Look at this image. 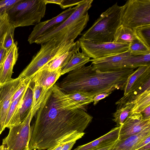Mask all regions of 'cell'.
Returning <instances> with one entry per match:
<instances>
[{"label":"cell","mask_w":150,"mask_h":150,"mask_svg":"<svg viewBox=\"0 0 150 150\" xmlns=\"http://www.w3.org/2000/svg\"><path fill=\"white\" fill-rule=\"evenodd\" d=\"M52 87L36 112L31 127L30 150H47L70 138L84 135L85 130L92 121L93 117L84 109L59 108L52 95Z\"/></svg>","instance_id":"cell-1"},{"label":"cell","mask_w":150,"mask_h":150,"mask_svg":"<svg viewBox=\"0 0 150 150\" xmlns=\"http://www.w3.org/2000/svg\"><path fill=\"white\" fill-rule=\"evenodd\" d=\"M134 69L125 68L101 71L93 69L91 64L84 66L69 72L57 85L66 93L81 91L93 96L116 89L123 90Z\"/></svg>","instance_id":"cell-2"},{"label":"cell","mask_w":150,"mask_h":150,"mask_svg":"<svg viewBox=\"0 0 150 150\" xmlns=\"http://www.w3.org/2000/svg\"><path fill=\"white\" fill-rule=\"evenodd\" d=\"M93 0H83L75 11L58 26L40 37L35 43L41 44L55 39L61 44L74 40L80 35L89 21L88 11L92 6Z\"/></svg>","instance_id":"cell-3"},{"label":"cell","mask_w":150,"mask_h":150,"mask_svg":"<svg viewBox=\"0 0 150 150\" xmlns=\"http://www.w3.org/2000/svg\"><path fill=\"white\" fill-rule=\"evenodd\" d=\"M121 7L116 2L109 8L81 37L95 42H113L115 31L120 25Z\"/></svg>","instance_id":"cell-4"},{"label":"cell","mask_w":150,"mask_h":150,"mask_svg":"<svg viewBox=\"0 0 150 150\" xmlns=\"http://www.w3.org/2000/svg\"><path fill=\"white\" fill-rule=\"evenodd\" d=\"M45 0H20L6 13L9 22L17 27L36 25L46 13Z\"/></svg>","instance_id":"cell-5"},{"label":"cell","mask_w":150,"mask_h":150,"mask_svg":"<svg viewBox=\"0 0 150 150\" xmlns=\"http://www.w3.org/2000/svg\"><path fill=\"white\" fill-rule=\"evenodd\" d=\"M121 6L120 25L134 29L150 25V0H128Z\"/></svg>","instance_id":"cell-6"},{"label":"cell","mask_w":150,"mask_h":150,"mask_svg":"<svg viewBox=\"0 0 150 150\" xmlns=\"http://www.w3.org/2000/svg\"><path fill=\"white\" fill-rule=\"evenodd\" d=\"M65 42L60 44L54 39L41 44L40 50L18 77L21 80L32 79L43 67L56 56Z\"/></svg>","instance_id":"cell-7"},{"label":"cell","mask_w":150,"mask_h":150,"mask_svg":"<svg viewBox=\"0 0 150 150\" xmlns=\"http://www.w3.org/2000/svg\"><path fill=\"white\" fill-rule=\"evenodd\" d=\"M82 52L89 58L98 59L119 54L128 50L129 45L113 42H95L81 37L78 40Z\"/></svg>","instance_id":"cell-8"},{"label":"cell","mask_w":150,"mask_h":150,"mask_svg":"<svg viewBox=\"0 0 150 150\" xmlns=\"http://www.w3.org/2000/svg\"><path fill=\"white\" fill-rule=\"evenodd\" d=\"M52 94L56 105L64 110L79 108L84 109L85 107L93 102L94 96L81 91L66 93L56 84L52 86Z\"/></svg>","instance_id":"cell-9"},{"label":"cell","mask_w":150,"mask_h":150,"mask_svg":"<svg viewBox=\"0 0 150 150\" xmlns=\"http://www.w3.org/2000/svg\"><path fill=\"white\" fill-rule=\"evenodd\" d=\"M32 118L31 110L22 122L9 129L8 135L3 140L2 144L10 150H23L28 146L31 135L30 123Z\"/></svg>","instance_id":"cell-10"},{"label":"cell","mask_w":150,"mask_h":150,"mask_svg":"<svg viewBox=\"0 0 150 150\" xmlns=\"http://www.w3.org/2000/svg\"><path fill=\"white\" fill-rule=\"evenodd\" d=\"M77 7V5L69 8L57 16L47 21H40L35 25L28 38L30 44L35 43L40 37L58 26L75 11Z\"/></svg>","instance_id":"cell-11"},{"label":"cell","mask_w":150,"mask_h":150,"mask_svg":"<svg viewBox=\"0 0 150 150\" xmlns=\"http://www.w3.org/2000/svg\"><path fill=\"white\" fill-rule=\"evenodd\" d=\"M21 81L18 77L0 86V135L5 128V122L12 97Z\"/></svg>","instance_id":"cell-12"},{"label":"cell","mask_w":150,"mask_h":150,"mask_svg":"<svg viewBox=\"0 0 150 150\" xmlns=\"http://www.w3.org/2000/svg\"><path fill=\"white\" fill-rule=\"evenodd\" d=\"M150 126V118L143 119L141 113L130 115L120 126L119 140L137 134Z\"/></svg>","instance_id":"cell-13"},{"label":"cell","mask_w":150,"mask_h":150,"mask_svg":"<svg viewBox=\"0 0 150 150\" xmlns=\"http://www.w3.org/2000/svg\"><path fill=\"white\" fill-rule=\"evenodd\" d=\"M132 54L128 50L119 54L98 59H91L93 69L101 71H110L127 68L125 60Z\"/></svg>","instance_id":"cell-14"},{"label":"cell","mask_w":150,"mask_h":150,"mask_svg":"<svg viewBox=\"0 0 150 150\" xmlns=\"http://www.w3.org/2000/svg\"><path fill=\"white\" fill-rule=\"evenodd\" d=\"M150 89V67L132 84L128 93L115 104L120 108L127 103L132 102L146 90Z\"/></svg>","instance_id":"cell-15"},{"label":"cell","mask_w":150,"mask_h":150,"mask_svg":"<svg viewBox=\"0 0 150 150\" xmlns=\"http://www.w3.org/2000/svg\"><path fill=\"white\" fill-rule=\"evenodd\" d=\"M33 87L31 81L21 102L15 111L6 128L10 129L22 122L31 111L33 99Z\"/></svg>","instance_id":"cell-16"},{"label":"cell","mask_w":150,"mask_h":150,"mask_svg":"<svg viewBox=\"0 0 150 150\" xmlns=\"http://www.w3.org/2000/svg\"><path fill=\"white\" fill-rule=\"evenodd\" d=\"M18 43L14 42L8 50L5 60L0 68V86L12 79L13 67L18 56Z\"/></svg>","instance_id":"cell-17"},{"label":"cell","mask_w":150,"mask_h":150,"mask_svg":"<svg viewBox=\"0 0 150 150\" xmlns=\"http://www.w3.org/2000/svg\"><path fill=\"white\" fill-rule=\"evenodd\" d=\"M120 126L112 128L99 138L85 144L78 146L73 150H92L110 145L118 139Z\"/></svg>","instance_id":"cell-18"},{"label":"cell","mask_w":150,"mask_h":150,"mask_svg":"<svg viewBox=\"0 0 150 150\" xmlns=\"http://www.w3.org/2000/svg\"><path fill=\"white\" fill-rule=\"evenodd\" d=\"M62 69L53 71L43 69L39 71L34 76L31 81L34 85L49 89L55 84L61 75Z\"/></svg>","instance_id":"cell-19"},{"label":"cell","mask_w":150,"mask_h":150,"mask_svg":"<svg viewBox=\"0 0 150 150\" xmlns=\"http://www.w3.org/2000/svg\"><path fill=\"white\" fill-rule=\"evenodd\" d=\"M149 135H150V126L125 139H118L112 150H135L137 144Z\"/></svg>","instance_id":"cell-20"},{"label":"cell","mask_w":150,"mask_h":150,"mask_svg":"<svg viewBox=\"0 0 150 150\" xmlns=\"http://www.w3.org/2000/svg\"><path fill=\"white\" fill-rule=\"evenodd\" d=\"M90 58L83 52L77 51L72 54L66 65L62 69L61 75L81 67L90 62Z\"/></svg>","instance_id":"cell-21"},{"label":"cell","mask_w":150,"mask_h":150,"mask_svg":"<svg viewBox=\"0 0 150 150\" xmlns=\"http://www.w3.org/2000/svg\"><path fill=\"white\" fill-rule=\"evenodd\" d=\"M33 99L31 109V116L32 118L40 108L50 89H47L33 84Z\"/></svg>","instance_id":"cell-22"},{"label":"cell","mask_w":150,"mask_h":150,"mask_svg":"<svg viewBox=\"0 0 150 150\" xmlns=\"http://www.w3.org/2000/svg\"><path fill=\"white\" fill-rule=\"evenodd\" d=\"M135 38L136 35L133 29L120 25L115 31L113 42L129 45Z\"/></svg>","instance_id":"cell-23"},{"label":"cell","mask_w":150,"mask_h":150,"mask_svg":"<svg viewBox=\"0 0 150 150\" xmlns=\"http://www.w3.org/2000/svg\"><path fill=\"white\" fill-rule=\"evenodd\" d=\"M125 63L126 67L135 69L142 66H150V53L132 54L125 59Z\"/></svg>","instance_id":"cell-24"},{"label":"cell","mask_w":150,"mask_h":150,"mask_svg":"<svg viewBox=\"0 0 150 150\" xmlns=\"http://www.w3.org/2000/svg\"><path fill=\"white\" fill-rule=\"evenodd\" d=\"M134 106L130 112L141 113L146 108L150 105V89L145 91L132 101Z\"/></svg>","instance_id":"cell-25"},{"label":"cell","mask_w":150,"mask_h":150,"mask_svg":"<svg viewBox=\"0 0 150 150\" xmlns=\"http://www.w3.org/2000/svg\"><path fill=\"white\" fill-rule=\"evenodd\" d=\"M134 106L132 102L127 103L122 107L118 108L113 114V120L116 124L117 127L121 126L127 119L130 115V112Z\"/></svg>","instance_id":"cell-26"},{"label":"cell","mask_w":150,"mask_h":150,"mask_svg":"<svg viewBox=\"0 0 150 150\" xmlns=\"http://www.w3.org/2000/svg\"><path fill=\"white\" fill-rule=\"evenodd\" d=\"M128 50L133 55L150 53V48L146 46L136 36L135 39L129 45Z\"/></svg>","instance_id":"cell-27"},{"label":"cell","mask_w":150,"mask_h":150,"mask_svg":"<svg viewBox=\"0 0 150 150\" xmlns=\"http://www.w3.org/2000/svg\"><path fill=\"white\" fill-rule=\"evenodd\" d=\"M133 30L136 36L150 48V25L139 26Z\"/></svg>","instance_id":"cell-28"},{"label":"cell","mask_w":150,"mask_h":150,"mask_svg":"<svg viewBox=\"0 0 150 150\" xmlns=\"http://www.w3.org/2000/svg\"><path fill=\"white\" fill-rule=\"evenodd\" d=\"M150 67V66H142L138 67L129 77L125 86L124 96L128 92L134 81Z\"/></svg>","instance_id":"cell-29"},{"label":"cell","mask_w":150,"mask_h":150,"mask_svg":"<svg viewBox=\"0 0 150 150\" xmlns=\"http://www.w3.org/2000/svg\"><path fill=\"white\" fill-rule=\"evenodd\" d=\"M13 26L9 21L6 13L0 14V47L3 46L7 32Z\"/></svg>","instance_id":"cell-30"},{"label":"cell","mask_w":150,"mask_h":150,"mask_svg":"<svg viewBox=\"0 0 150 150\" xmlns=\"http://www.w3.org/2000/svg\"><path fill=\"white\" fill-rule=\"evenodd\" d=\"M28 87L18 98L11 102L5 122V128L7 127L15 111L21 102Z\"/></svg>","instance_id":"cell-31"},{"label":"cell","mask_w":150,"mask_h":150,"mask_svg":"<svg viewBox=\"0 0 150 150\" xmlns=\"http://www.w3.org/2000/svg\"><path fill=\"white\" fill-rule=\"evenodd\" d=\"M15 28L12 26L7 32L5 37L2 46L8 50L13 45L14 42V35Z\"/></svg>","instance_id":"cell-32"},{"label":"cell","mask_w":150,"mask_h":150,"mask_svg":"<svg viewBox=\"0 0 150 150\" xmlns=\"http://www.w3.org/2000/svg\"><path fill=\"white\" fill-rule=\"evenodd\" d=\"M20 0H3L0 1V14L6 13Z\"/></svg>","instance_id":"cell-33"},{"label":"cell","mask_w":150,"mask_h":150,"mask_svg":"<svg viewBox=\"0 0 150 150\" xmlns=\"http://www.w3.org/2000/svg\"><path fill=\"white\" fill-rule=\"evenodd\" d=\"M31 80L30 79L21 80L19 86L13 96L11 102L14 100L21 95L28 86Z\"/></svg>","instance_id":"cell-34"},{"label":"cell","mask_w":150,"mask_h":150,"mask_svg":"<svg viewBox=\"0 0 150 150\" xmlns=\"http://www.w3.org/2000/svg\"><path fill=\"white\" fill-rule=\"evenodd\" d=\"M83 135V134H81L70 138L62 142L56 146L46 150H62L64 146L66 144L74 140H77L81 138Z\"/></svg>","instance_id":"cell-35"},{"label":"cell","mask_w":150,"mask_h":150,"mask_svg":"<svg viewBox=\"0 0 150 150\" xmlns=\"http://www.w3.org/2000/svg\"><path fill=\"white\" fill-rule=\"evenodd\" d=\"M83 0H62L59 5L60 7L62 9H64L67 8H70L75 5L79 4Z\"/></svg>","instance_id":"cell-36"},{"label":"cell","mask_w":150,"mask_h":150,"mask_svg":"<svg viewBox=\"0 0 150 150\" xmlns=\"http://www.w3.org/2000/svg\"><path fill=\"white\" fill-rule=\"evenodd\" d=\"M112 92H109L101 93L94 96L93 98L94 105H96L100 100L109 96Z\"/></svg>","instance_id":"cell-37"},{"label":"cell","mask_w":150,"mask_h":150,"mask_svg":"<svg viewBox=\"0 0 150 150\" xmlns=\"http://www.w3.org/2000/svg\"><path fill=\"white\" fill-rule=\"evenodd\" d=\"M8 50L5 49L3 46L0 47V68L5 60Z\"/></svg>","instance_id":"cell-38"},{"label":"cell","mask_w":150,"mask_h":150,"mask_svg":"<svg viewBox=\"0 0 150 150\" xmlns=\"http://www.w3.org/2000/svg\"><path fill=\"white\" fill-rule=\"evenodd\" d=\"M150 105L144 109L141 113L143 119L150 118Z\"/></svg>","instance_id":"cell-39"},{"label":"cell","mask_w":150,"mask_h":150,"mask_svg":"<svg viewBox=\"0 0 150 150\" xmlns=\"http://www.w3.org/2000/svg\"><path fill=\"white\" fill-rule=\"evenodd\" d=\"M76 141V140H74L66 144L62 150H71Z\"/></svg>","instance_id":"cell-40"},{"label":"cell","mask_w":150,"mask_h":150,"mask_svg":"<svg viewBox=\"0 0 150 150\" xmlns=\"http://www.w3.org/2000/svg\"><path fill=\"white\" fill-rule=\"evenodd\" d=\"M116 142L110 145L103 147L92 150H112Z\"/></svg>","instance_id":"cell-41"},{"label":"cell","mask_w":150,"mask_h":150,"mask_svg":"<svg viewBox=\"0 0 150 150\" xmlns=\"http://www.w3.org/2000/svg\"><path fill=\"white\" fill-rule=\"evenodd\" d=\"M45 1L46 4H55L59 5L62 0H45Z\"/></svg>","instance_id":"cell-42"},{"label":"cell","mask_w":150,"mask_h":150,"mask_svg":"<svg viewBox=\"0 0 150 150\" xmlns=\"http://www.w3.org/2000/svg\"><path fill=\"white\" fill-rule=\"evenodd\" d=\"M135 150H150V143Z\"/></svg>","instance_id":"cell-43"},{"label":"cell","mask_w":150,"mask_h":150,"mask_svg":"<svg viewBox=\"0 0 150 150\" xmlns=\"http://www.w3.org/2000/svg\"><path fill=\"white\" fill-rule=\"evenodd\" d=\"M0 150H10L5 145L2 144L0 146Z\"/></svg>","instance_id":"cell-44"},{"label":"cell","mask_w":150,"mask_h":150,"mask_svg":"<svg viewBox=\"0 0 150 150\" xmlns=\"http://www.w3.org/2000/svg\"><path fill=\"white\" fill-rule=\"evenodd\" d=\"M23 150H30L29 148V146H28L25 148Z\"/></svg>","instance_id":"cell-45"},{"label":"cell","mask_w":150,"mask_h":150,"mask_svg":"<svg viewBox=\"0 0 150 150\" xmlns=\"http://www.w3.org/2000/svg\"></svg>","instance_id":"cell-46"}]
</instances>
